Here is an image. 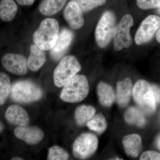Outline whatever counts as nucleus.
<instances>
[{
    "label": "nucleus",
    "instance_id": "25",
    "mask_svg": "<svg viewBox=\"0 0 160 160\" xmlns=\"http://www.w3.org/2000/svg\"><path fill=\"white\" fill-rule=\"evenodd\" d=\"M78 5L83 12H87L104 5L107 0H72Z\"/></svg>",
    "mask_w": 160,
    "mask_h": 160
},
{
    "label": "nucleus",
    "instance_id": "8",
    "mask_svg": "<svg viewBox=\"0 0 160 160\" xmlns=\"http://www.w3.org/2000/svg\"><path fill=\"white\" fill-rule=\"evenodd\" d=\"M98 141L97 137L90 133H83L75 140L72 145L74 157L81 159L90 157L97 149Z\"/></svg>",
    "mask_w": 160,
    "mask_h": 160
},
{
    "label": "nucleus",
    "instance_id": "22",
    "mask_svg": "<svg viewBox=\"0 0 160 160\" xmlns=\"http://www.w3.org/2000/svg\"><path fill=\"white\" fill-rule=\"evenodd\" d=\"M125 121L129 124L136 125L138 127H142L146 124L145 117L142 112L134 107H130L124 114Z\"/></svg>",
    "mask_w": 160,
    "mask_h": 160
},
{
    "label": "nucleus",
    "instance_id": "32",
    "mask_svg": "<svg viewBox=\"0 0 160 160\" xmlns=\"http://www.w3.org/2000/svg\"><path fill=\"white\" fill-rule=\"evenodd\" d=\"M157 146L158 149L160 150V135L158 137L157 139Z\"/></svg>",
    "mask_w": 160,
    "mask_h": 160
},
{
    "label": "nucleus",
    "instance_id": "5",
    "mask_svg": "<svg viewBox=\"0 0 160 160\" xmlns=\"http://www.w3.org/2000/svg\"><path fill=\"white\" fill-rule=\"evenodd\" d=\"M81 69L78 61L73 56L63 58L53 72V81L58 87H63Z\"/></svg>",
    "mask_w": 160,
    "mask_h": 160
},
{
    "label": "nucleus",
    "instance_id": "2",
    "mask_svg": "<svg viewBox=\"0 0 160 160\" xmlns=\"http://www.w3.org/2000/svg\"><path fill=\"white\" fill-rule=\"evenodd\" d=\"M89 92L87 78L83 75L76 74L63 86L60 98L66 102H79L87 97Z\"/></svg>",
    "mask_w": 160,
    "mask_h": 160
},
{
    "label": "nucleus",
    "instance_id": "17",
    "mask_svg": "<svg viewBox=\"0 0 160 160\" xmlns=\"http://www.w3.org/2000/svg\"><path fill=\"white\" fill-rule=\"evenodd\" d=\"M97 92L99 102L103 106L110 107L115 100L114 90L108 83L101 82L98 84Z\"/></svg>",
    "mask_w": 160,
    "mask_h": 160
},
{
    "label": "nucleus",
    "instance_id": "16",
    "mask_svg": "<svg viewBox=\"0 0 160 160\" xmlns=\"http://www.w3.org/2000/svg\"><path fill=\"white\" fill-rule=\"evenodd\" d=\"M122 142L126 154L131 157H138L142 147V139L139 135H126L123 138Z\"/></svg>",
    "mask_w": 160,
    "mask_h": 160
},
{
    "label": "nucleus",
    "instance_id": "18",
    "mask_svg": "<svg viewBox=\"0 0 160 160\" xmlns=\"http://www.w3.org/2000/svg\"><path fill=\"white\" fill-rule=\"evenodd\" d=\"M30 54L27 61L28 67L31 71H37L46 62L45 52L35 44L30 46Z\"/></svg>",
    "mask_w": 160,
    "mask_h": 160
},
{
    "label": "nucleus",
    "instance_id": "9",
    "mask_svg": "<svg viewBox=\"0 0 160 160\" xmlns=\"http://www.w3.org/2000/svg\"><path fill=\"white\" fill-rule=\"evenodd\" d=\"M160 26V17L155 15H150L145 19L138 29L135 42L138 45L149 42L157 33Z\"/></svg>",
    "mask_w": 160,
    "mask_h": 160
},
{
    "label": "nucleus",
    "instance_id": "31",
    "mask_svg": "<svg viewBox=\"0 0 160 160\" xmlns=\"http://www.w3.org/2000/svg\"><path fill=\"white\" fill-rule=\"evenodd\" d=\"M156 38L157 41L160 44V26L157 32Z\"/></svg>",
    "mask_w": 160,
    "mask_h": 160
},
{
    "label": "nucleus",
    "instance_id": "29",
    "mask_svg": "<svg viewBox=\"0 0 160 160\" xmlns=\"http://www.w3.org/2000/svg\"><path fill=\"white\" fill-rule=\"evenodd\" d=\"M153 89V95L156 103H160V87L157 85H153L152 86Z\"/></svg>",
    "mask_w": 160,
    "mask_h": 160
},
{
    "label": "nucleus",
    "instance_id": "19",
    "mask_svg": "<svg viewBox=\"0 0 160 160\" xmlns=\"http://www.w3.org/2000/svg\"><path fill=\"white\" fill-rule=\"evenodd\" d=\"M18 11V6L13 0H1L0 19L4 22H10L14 19Z\"/></svg>",
    "mask_w": 160,
    "mask_h": 160
},
{
    "label": "nucleus",
    "instance_id": "14",
    "mask_svg": "<svg viewBox=\"0 0 160 160\" xmlns=\"http://www.w3.org/2000/svg\"><path fill=\"white\" fill-rule=\"evenodd\" d=\"M5 118L9 124L18 126H27L30 121L26 110L22 106L17 105L8 107L5 112Z\"/></svg>",
    "mask_w": 160,
    "mask_h": 160
},
{
    "label": "nucleus",
    "instance_id": "21",
    "mask_svg": "<svg viewBox=\"0 0 160 160\" xmlns=\"http://www.w3.org/2000/svg\"><path fill=\"white\" fill-rule=\"evenodd\" d=\"M95 109L90 106L82 105L78 107L75 111V119L78 126H83L94 117Z\"/></svg>",
    "mask_w": 160,
    "mask_h": 160
},
{
    "label": "nucleus",
    "instance_id": "28",
    "mask_svg": "<svg viewBox=\"0 0 160 160\" xmlns=\"http://www.w3.org/2000/svg\"><path fill=\"white\" fill-rule=\"evenodd\" d=\"M140 160H160V152L155 151H146L143 152Z\"/></svg>",
    "mask_w": 160,
    "mask_h": 160
},
{
    "label": "nucleus",
    "instance_id": "7",
    "mask_svg": "<svg viewBox=\"0 0 160 160\" xmlns=\"http://www.w3.org/2000/svg\"><path fill=\"white\" fill-rule=\"evenodd\" d=\"M133 24L132 16L130 14H126L115 27L112 38L113 48L115 51H120L131 46L132 39L130 29Z\"/></svg>",
    "mask_w": 160,
    "mask_h": 160
},
{
    "label": "nucleus",
    "instance_id": "26",
    "mask_svg": "<svg viewBox=\"0 0 160 160\" xmlns=\"http://www.w3.org/2000/svg\"><path fill=\"white\" fill-rule=\"evenodd\" d=\"M69 158V153L66 150L60 146H55L49 148L47 160H66Z\"/></svg>",
    "mask_w": 160,
    "mask_h": 160
},
{
    "label": "nucleus",
    "instance_id": "4",
    "mask_svg": "<svg viewBox=\"0 0 160 160\" xmlns=\"http://www.w3.org/2000/svg\"><path fill=\"white\" fill-rule=\"evenodd\" d=\"M10 96L15 102L29 103L39 100L42 97L43 91L31 81H20L12 84Z\"/></svg>",
    "mask_w": 160,
    "mask_h": 160
},
{
    "label": "nucleus",
    "instance_id": "10",
    "mask_svg": "<svg viewBox=\"0 0 160 160\" xmlns=\"http://www.w3.org/2000/svg\"><path fill=\"white\" fill-rule=\"evenodd\" d=\"M3 67L7 71L18 75H24L28 70L27 60L25 57L15 53H7L2 59Z\"/></svg>",
    "mask_w": 160,
    "mask_h": 160
},
{
    "label": "nucleus",
    "instance_id": "12",
    "mask_svg": "<svg viewBox=\"0 0 160 160\" xmlns=\"http://www.w3.org/2000/svg\"><path fill=\"white\" fill-rule=\"evenodd\" d=\"M73 37L72 32L69 29L61 30L55 45L50 51V55L53 60H59L62 57L71 45Z\"/></svg>",
    "mask_w": 160,
    "mask_h": 160
},
{
    "label": "nucleus",
    "instance_id": "23",
    "mask_svg": "<svg viewBox=\"0 0 160 160\" xmlns=\"http://www.w3.org/2000/svg\"><path fill=\"white\" fill-rule=\"evenodd\" d=\"M11 90V82L9 76L5 72H0V106L6 102Z\"/></svg>",
    "mask_w": 160,
    "mask_h": 160
},
{
    "label": "nucleus",
    "instance_id": "33",
    "mask_svg": "<svg viewBox=\"0 0 160 160\" xmlns=\"http://www.w3.org/2000/svg\"><path fill=\"white\" fill-rule=\"evenodd\" d=\"M4 129H5V126L2 122H0V133L2 132Z\"/></svg>",
    "mask_w": 160,
    "mask_h": 160
},
{
    "label": "nucleus",
    "instance_id": "24",
    "mask_svg": "<svg viewBox=\"0 0 160 160\" xmlns=\"http://www.w3.org/2000/svg\"><path fill=\"white\" fill-rule=\"evenodd\" d=\"M90 130L102 133L105 131L107 127V122L105 116L99 113L93 117L86 124Z\"/></svg>",
    "mask_w": 160,
    "mask_h": 160
},
{
    "label": "nucleus",
    "instance_id": "1",
    "mask_svg": "<svg viewBox=\"0 0 160 160\" xmlns=\"http://www.w3.org/2000/svg\"><path fill=\"white\" fill-rule=\"evenodd\" d=\"M59 33V25L58 21L54 19L46 18L35 32L33 42L44 51L51 50L57 41Z\"/></svg>",
    "mask_w": 160,
    "mask_h": 160
},
{
    "label": "nucleus",
    "instance_id": "35",
    "mask_svg": "<svg viewBox=\"0 0 160 160\" xmlns=\"http://www.w3.org/2000/svg\"><path fill=\"white\" fill-rule=\"evenodd\" d=\"M157 12L158 13V14H160V8H158V9Z\"/></svg>",
    "mask_w": 160,
    "mask_h": 160
},
{
    "label": "nucleus",
    "instance_id": "30",
    "mask_svg": "<svg viewBox=\"0 0 160 160\" xmlns=\"http://www.w3.org/2000/svg\"><path fill=\"white\" fill-rule=\"evenodd\" d=\"M35 0H17L18 4L21 6H30L33 5Z\"/></svg>",
    "mask_w": 160,
    "mask_h": 160
},
{
    "label": "nucleus",
    "instance_id": "6",
    "mask_svg": "<svg viewBox=\"0 0 160 160\" xmlns=\"http://www.w3.org/2000/svg\"><path fill=\"white\" fill-rule=\"evenodd\" d=\"M116 26V17L112 12L106 11L100 18L96 28L95 37L98 46L106 47L111 42Z\"/></svg>",
    "mask_w": 160,
    "mask_h": 160
},
{
    "label": "nucleus",
    "instance_id": "27",
    "mask_svg": "<svg viewBox=\"0 0 160 160\" xmlns=\"http://www.w3.org/2000/svg\"><path fill=\"white\" fill-rule=\"evenodd\" d=\"M137 5L143 10L160 8V0H137Z\"/></svg>",
    "mask_w": 160,
    "mask_h": 160
},
{
    "label": "nucleus",
    "instance_id": "15",
    "mask_svg": "<svg viewBox=\"0 0 160 160\" xmlns=\"http://www.w3.org/2000/svg\"><path fill=\"white\" fill-rule=\"evenodd\" d=\"M132 88V81L129 78H126L117 84V101L120 107H126L129 104Z\"/></svg>",
    "mask_w": 160,
    "mask_h": 160
},
{
    "label": "nucleus",
    "instance_id": "20",
    "mask_svg": "<svg viewBox=\"0 0 160 160\" xmlns=\"http://www.w3.org/2000/svg\"><path fill=\"white\" fill-rule=\"evenodd\" d=\"M67 0H44L40 4L39 9L42 14L50 16L62 10Z\"/></svg>",
    "mask_w": 160,
    "mask_h": 160
},
{
    "label": "nucleus",
    "instance_id": "34",
    "mask_svg": "<svg viewBox=\"0 0 160 160\" xmlns=\"http://www.w3.org/2000/svg\"><path fill=\"white\" fill-rule=\"evenodd\" d=\"M12 160H24L22 158L20 157H15L12 158L11 159Z\"/></svg>",
    "mask_w": 160,
    "mask_h": 160
},
{
    "label": "nucleus",
    "instance_id": "11",
    "mask_svg": "<svg viewBox=\"0 0 160 160\" xmlns=\"http://www.w3.org/2000/svg\"><path fill=\"white\" fill-rule=\"evenodd\" d=\"M14 134L19 139L30 145H37L43 139L44 137V132L40 128L26 126L16 127Z\"/></svg>",
    "mask_w": 160,
    "mask_h": 160
},
{
    "label": "nucleus",
    "instance_id": "3",
    "mask_svg": "<svg viewBox=\"0 0 160 160\" xmlns=\"http://www.w3.org/2000/svg\"><path fill=\"white\" fill-rule=\"evenodd\" d=\"M132 95L135 102L145 113L152 114L157 108L152 86L145 80H139L133 86Z\"/></svg>",
    "mask_w": 160,
    "mask_h": 160
},
{
    "label": "nucleus",
    "instance_id": "13",
    "mask_svg": "<svg viewBox=\"0 0 160 160\" xmlns=\"http://www.w3.org/2000/svg\"><path fill=\"white\" fill-rule=\"evenodd\" d=\"M64 16L72 29H79L84 25L83 12L76 3L71 1L66 6L64 11Z\"/></svg>",
    "mask_w": 160,
    "mask_h": 160
}]
</instances>
